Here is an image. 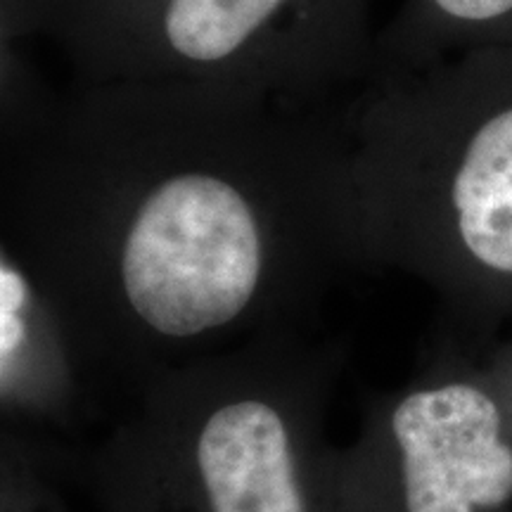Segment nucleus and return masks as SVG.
<instances>
[{
    "instance_id": "0eeeda50",
    "label": "nucleus",
    "mask_w": 512,
    "mask_h": 512,
    "mask_svg": "<svg viewBox=\"0 0 512 512\" xmlns=\"http://www.w3.org/2000/svg\"><path fill=\"white\" fill-rule=\"evenodd\" d=\"M31 299L24 275L0 261V351H15L27 339V311Z\"/></svg>"
},
{
    "instance_id": "7ed1b4c3",
    "label": "nucleus",
    "mask_w": 512,
    "mask_h": 512,
    "mask_svg": "<svg viewBox=\"0 0 512 512\" xmlns=\"http://www.w3.org/2000/svg\"><path fill=\"white\" fill-rule=\"evenodd\" d=\"M79 83L188 86L294 107L375 69L370 0H41Z\"/></svg>"
},
{
    "instance_id": "20e7f679",
    "label": "nucleus",
    "mask_w": 512,
    "mask_h": 512,
    "mask_svg": "<svg viewBox=\"0 0 512 512\" xmlns=\"http://www.w3.org/2000/svg\"><path fill=\"white\" fill-rule=\"evenodd\" d=\"M403 512H510L512 406L496 375H451L389 413Z\"/></svg>"
},
{
    "instance_id": "39448f33",
    "label": "nucleus",
    "mask_w": 512,
    "mask_h": 512,
    "mask_svg": "<svg viewBox=\"0 0 512 512\" xmlns=\"http://www.w3.org/2000/svg\"><path fill=\"white\" fill-rule=\"evenodd\" d=\"M211 512H309L283 415L264 401L216 411L197 441Z\"/></svg>"
},
{
    "instance_id": "f257e3e1",
    "label": "nucleus",
    "mask_w": 512,
    "mask_h": 512,
    "mask_svg": "<svg viewBox=\"0 0 512 512\" xmlns=\"http://www.w3.org/2000/svg\"><path fill=\"white\" fill-rule=\"evenodd\" d=\"M38 152L121 306L155 335L235 323L292 249H354L339 102L76 81Z\"/></svg>"
},
{
    "instance_id": "f03ea898",
    "label": "nucleus",
    "mask_w": 512,
    "mask_h": 512,
    "mask_svg": "<svg viewBox=\"0 0 512 512\" xmlns=\"http://www.w3.org/2000/svg\"><path fill=\"white\" fill-rule=\"evenodd\" d=\"M339 119L354 249L470 323L512 313V46L370 74Z\"/></svg>"
},
{
    "instance_id": "423d86ee",
    "label": "nucleus",
    "mask_w": 512,
    "mask_h": 512,
    "mask_svg": "<svg viewBox=\"0 0 512 512\" xmlns=\"http://www.w3.org/2000/svg\"><path fill=\"white\" fill-rule=\"evenodd\" d=\"M512 46V0H401L377 36L375 72H413L470 50Z\"/></svg>"
},
{
    "instance_id": "6e6552de",
    "label": "nucleus",
    "mask_w": 512,
    "mask_h": 512,
    "mask_svg": "<svg viewBox=\"0 0 512 512\" xmlns=\"http://www.w3.org/2000/svg\"><path fill=\"white\" fill-rule=\"evenodd\" d=\"M503 358H505V361L498 363V368H496L494 375H496V380L501 382L503 392H505V396H508V401H510V406H512V344L503 351Z\"/></svg>"
},
{
    "instance_id": "1a4fd4ad",
    "label": "nucleus",
    "mask_w": 512,
    "mask_h": 512,
    "mask_svg": "<svg viewBox=\"0 0 512 512\" xmlns=\"http://www.w3.org/2000/svg\"><path fill=\"white\" fill-rule=\"evenodd\" d=\"M3 41H5V19H3V12H0V62H3Z\"/></svg>"
}]
</instances>
